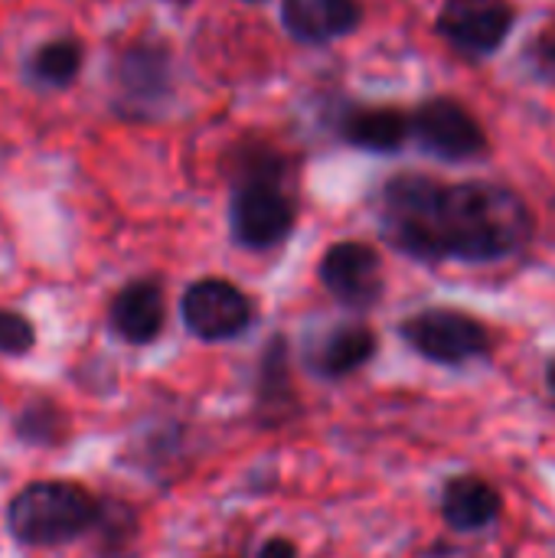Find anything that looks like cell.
<instances>
[{
  "label": "cell",
  "instance_id": "obj_4",
  "mask_svg": "<svg viewBox=\"0 0 555 558\" xmlns=\"http://www.w3.org/2000/svg\"><path fill=\"white\" fill-rule=\"evenodd\" d=\"M111 111L121 121H157L177 95L173 49L157 36H137L114 49L108 65Z\"/></svg>",
  "mask_w": 555,
  "mask_h": 558
},
{
  "label": "cell",
  "instance_id": "obj_14",
  "mask_svg": "<svg viewBox=\"0 0 555 558\" xmlns=\"http://www.w3.org/2000/svg\"><path fill=\"white\" fill-rule=\"evenodd\" d=\"M500 494L474 474L451 477L442 490V520L455 533H481L500 520Z\"/></svg>",
  "mask_w": 555,
  "mask_h": 558
},
{
  "label": "cell",
  "instance_id": "obj_7",
  "mask_svg": "<svg viewBox=\"0 0 555 558\" xmlns=\"http://www.w3.org/2000/svg\"><path fill=\"white\" fill-rule=\"evenodd\" d=\"M412 137L425 154L451 163H464L487 154V134L481 121L474 118V111H468L458 98L448 95L425 98L412 111Z\"/></svg>",
  "mask_w": 555,
  "mask_h": 558
},
{
  "label": "cell",
  "instance_id": "obj_11",
  "mask_svg": "<svg viewBox=\"0 0 555 558\" xmlns=\"http://www.w3.org/2000/svg\"><path fill=\"white\" fill-rule=\"evenodd\" d=\"M337 134L370 154H396L412 137V114L393 105H347L337 114Z\"/></svg>",
  "mask_w": 555,
  "mask_h": 558
},
{
  "label": "cell",
  "instance_id": "obj_10",
  "mask_svg": "<svg viewBox=\"0 0 555 558\" xmlns=\"http://www.w3.org/2000/svg\"><path fill=\"white\" fill-rule=\"evenodd\" d=\"M167 324V298L157 278H134L108 301V330L128 347H150Z\"/></svg>",
  "mask_w": 555,
  "mask_h": 558
},
{
  "label": "cell",
  "instance_id": "obj_16",
  "mask_svg": "<svg viewBox=\"0 0 555 558\" xmlns=\"http://www.w3.org/2000/svg\"><path fill=\"white\" fill-rule=\"evenodd\" d=\"M13 441L33 451H52L62 448L72 435V415L52 399V396H36L23 402L10 422Z\"/></svg>",
  "mask_w": 555,
  "mask_h": 558
},
{
  "label": "cell",
  "instance_id": "obj_13",
  "mask_svg": "<svg viewBox=\"0 0 555 558\" xmlns=\"http://www.w3.org/2000/svg\"><path fill=\"white\" fill-rule=\"evenodd\" d=\"M85 65V43L79 36H49L43 43H36L23 62V82L36 92H65L79 82Z\"/></svg>",
  "mask_w": 555,
  "mask_h": 558
},
{
  "label": "cell",
  "instance_id": "obj_8",
  "mask_svg": "<svg viewBox=\"0 0 555 558\" xmlns=\"http://www.w3.org/2000/svg\"><path fill=\"white\" fill-rule=\"evenodd\" d=\"M514 23L517 7L510 0H445L435 29L461 56L487 59L510 39Z\"/></svg>",
  "mask_w": 555,
  "mask_h": 558
},
{
  "label": "cell",
  "instance_id": "obj_3",
  "mask_svg": "<svg viewBox=\"0 0 555 558\" xmlns=\"http://www.w3.org/2000/svg\"><path fill=\"white\" fill-rule=\"evenodd\" d=\"M285 160L275 150L239 157V177L229 199L232 242L249 252L281 245L298 222V206L285 190Z\"/></svg>",
  "mask_w": 555,
  "mask_h": 558
},
{
  "label": "cell",
  "instance_id": "obj_15",
  "mask_svg": "<svg viewBox=\"0 0 555 558\" xmlns=\"http://www.w3.org/2000/svg\"><path fill=\"white\" fill-rule=\"evenodd\" d=\"M379 350V337L366 324H340L327 337L317 340L307 363L324 379H343L357 369H363Z\"/></svg>",
  "mask_w": 555,
  "mask_h": 558
},
{
  "label": "cell",
  "instance_id": "obj_20",
  "mask_svg": "<svg viewBox=\"0 0 555 558\" xmlns=\"http://www.w3.org/2000/svg\"><path fill=\"white\" fill-rule=\"evenodd\" d=\"M530 56H533V62H536L540 69L555 72V26H546V29L533 39Z\"/></svg>",
  "mask_w": 555,
  "mask_h": 558
},
{
  "label": "cell",
  "instance_id": "obj_23",
  "mask_svg": "<svg viewBox=\"0 0 555 558\" xmlns=\"http://www.w3.org/2000/svg\"><path fill=\"white\" fill-rule=\"evenodd\" d=\"M242 3H262V0H242Z\"/></svg>",
  "mask_w": 555,
  "mask_h": 558
},
{
  "label": "cell",
  "instance_id": "obj_1",
  "mask_svg": "<svg viewBox=\"0 0 555 558\" xmlns=\"http://www.w3.org/2000/svg\"><path fill=\"white\" fill-rule=\"evenodd\" d=\"M383 239L415 262L487 265L520 255L536 232L527 199L491 180L442 183L425 173H396L376 196Z\"/></svg>",
  "mask_w": 555,
  "mask_h": 558
},
{
  "label": "cell",
  "instance_id": "obj_9",
  "mask_svg": "<svg viewBox=\"0 0 555 558\" xmlns=\"http://www.w3.org/2000/svg\"><path fill=\"white\" fill-rule=\"evenodd\" d=\"M317 278L337 304H343L347 311H357V314L373 311L386 291L379 252L357 239L334 242L317 265Z\"/></svg>",
  "mask_w": 555,
  "mask_h": 558
},
{
  "label": "cell",
  "instance_id": "obj_17",
  "mask_svg": "<svg viewBox=\"0 0 555 558\" xmlns=\"http://www.w3.org/2000/svg\"><path fill=\"white\" fill-rule=\"evenodd\" d=\"M141 523L131 504L124 500H101V517L95 526V546L101 558H128L131 546L137 543Z\"/></svg>",
  "mask_w": 555,
  "mask_h": 558
},
{
  "label": "cell",
  "instance_id": "obj_5",
  "mask_svg": "<svg viewBox=\"0 0 555 558\" xmlns=\"http://www.w3.org/2000/svg\"><path fill=\"white\" fill-rule=\"evenodd\" d=\"M399 337L412 353L438 366H464L491 356L494 350L491 330L478 317L455 307H429L406 317L399 324Z\"/></svg>",
  "mask_w": 555,
  "mask_h": 558
},
{
  "label": "cell",
  "instance_id": "obj_18",
  "mask_svg": "<svg viewBox=\"0 0 555 558\" xmlns=\"http://www.w3.org/2000/svg\"><path fill=\"white\" fill-rule=\"evenodd\" d=\"M291 369H288V343L285 337H275L268 350L262 353L258 369V405H288L291 399Z\"/></svg>",
  "mask_w": 555,
  "mask_h": 558
},
{
  "label": "cell",
  "instance_id": "obj_21",
  "mask_svg": "<svg viewBox=\"0 0 555 558\" xmlns=\"http://www.w3.org/2000/svg\"><path fill=\"white\" fill-rule=\"evenodd\" d=\"M258 558H301V553H298V546H294L291 539L275 536V539H265V543H262Z\"/></svg>",
  "mask_w": 555,
  "mask_h": 558
},
{
  "label": "cell",
  "instance_id": "obj_12",
  "mask_svg": "<svg viewBox=\"0 0 555 558\" xmlns=\"http://www.w3.org/2000/svg\"><path fill=\"white\" fill-rule=\"evenodd\" d=\"M360 20V0H281L285 29L304 46H327L340 36H350Z\"/></svg>",
  "mask_w": 555,
  "mask_h": 558
},
{
  "label": "cell",
  "instance_id": "obj_22",
  "mask_svg": "<svg viewBox=\"0 0 555 558\" xmlns=\"http://www.w3.org/2000/svg\"><path fill=\"white\" fill-rule=\"evenodd\" d=\"M546 386H550V392L555 396V360L546 366Z\"/></svg>",
  "mask_w": 555,
  "mask_h": 558
},
{
  "label": "cell",
  "instance_id": "obj_2",
  "mask_svg": "<svg viewBox=\"0 0 555 558\" xmlns=\"http://www.w3.org/2000/svg\"><path fill=\"white\" fill-rule=\"evenodd\" d=\"M101 500L105 497L75 481H29L10 497L3 523L10 539L23 549H59L95 533Z\"/></svg>",
  "mask_w": 555,
  "mask_h": 558
},
{
  "label": "cell",
  "instance_id": "obj_19",
  "mask_svg": "<svg viewBox=\"0 0 555 558\" xmlns=\"http://www.w3.org/2000/svg\"><path fill=\"white\" fill-rule=\"evenodd\" d=\"M36 347V327L23 311L0 307V356L23 360Z\"/></svg>",
  "mask_w": 555,
  "mask_h": 558
},
{
  "label": "cell",
  "instance_id": "obj_6",
  "mask_svg": "<svg viewBox=\"0 0 555 558\" xmlns=\"http://www.w3.org/2000/svg\"><path fill=\"white\" fill-rule=\"evenodd\" d=\"M183 327L203 343H226L242 337L252 320L255 307L242 288L226 278H200L180 298Z\"/></svg>",
  "mask_w": 555,
  "mask_h": 558
}]
</instances>
